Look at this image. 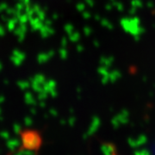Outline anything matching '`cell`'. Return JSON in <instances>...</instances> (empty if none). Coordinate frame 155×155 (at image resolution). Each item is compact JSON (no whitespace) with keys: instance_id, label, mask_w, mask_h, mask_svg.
Masks as SVG:
<instances>
[{"instance_id":"6da1fadb","label":"cell","mask_w":155,"mask_h":155,"mask_svg":"<svg viewBox=\"0 0 155 155\" xmlns=\"http://www.w3.org/2000/svg\"><path fill=\"white\" fill-rule=\"evenodd\" d=\"M111 155H116V151H115L114 149H113V151H112V153H111Z\"/></svg>"}]
</instances>
